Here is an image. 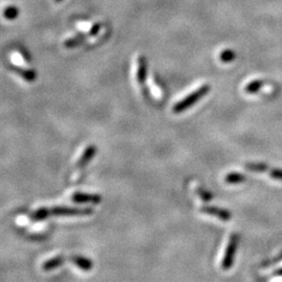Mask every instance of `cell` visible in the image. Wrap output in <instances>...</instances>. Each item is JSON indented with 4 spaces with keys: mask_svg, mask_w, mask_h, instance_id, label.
Here are the masks:
<instances>
[{
    "mask_svg": "<svg viewBox=\"0 0 282 282\" xmlns=\"http://www.w3.org/2000/svg\"><path fill=\"white\" fill-rule=\"evenodd\" d=\"M19 10L16 6H7L3 10V16L7 20H13L16 17H18Z\"/></svg>",
    "mask_w": 282,
    "mask_h": 282,
    "instance_id": "obj_15",
    "label": "cell"
},
{
    "mask_svg": "<svg viewBox=\"0 0 282 282\" xmlns=\"http://www.w3.org/2000/svg\"><path fill=\"white\" fill-rule=\"evenodd\" d=\"M238 243H239L238 234H236V233H233L229 238L227 248H226V251H225L224 258L222 260L223 270H229L233 265V262H234V258H235V254L237 251Z\"/></svg>",
    "mask_w": 282,
    "mask_h": 282,
    "instance_id": "obj_3",
    "label": "cell"
},
{
    "mask_svg": "<svg viewBox=\"0 0 282 282\" xmlns=\"http://www.w3.org/2000/svg\"><path fill=\"white\" fill-rule=\"evenodd\" d=\"M270 175L273 179L282 181V169H272Z\"/></svg>",
    "mask_w": 282,
    "mask_h": 282,
    "instance_id": "obj_18",
    "label": "cell"
},
{
    "mask_svg": "<svg viewBox=\"0 0 282 282\" xmlns=\"http://www.w3.org/2000/svg\"><path fill=\"white\" fill-rule=\"evenodd\" d=\"M71 201L77 204H100L103 201V198L100 195L76 192L71 196Z\"/></svg>",
    "mask_w": 282,
    "mask_h": 282,
    "instance_id": "obj_4",
    "label": "cell"
},
{
    "mask_svg": "<svg viewBox=\"0 0 282 282\" xmlns=\"http://www.w3.org/2000/svg\"><path fill=\"white\" fill-rule=\"evenodd\" d=\"M96 152H98V148H96L95 144H90L86 148V150L83 152L82 156L79 157L77 160V168H84L88 165V163L94 158Z\"/></svg>",
    "mask_w": 282,
    "mask_h": 282,
    "instance_id": "obj_6",
    "label": "cell"
},
{
    "mask_svg": "<svg viewBox=\"0 0 282 282\" xmlns=\"http://www.w3.org/2000/svg\"><path fill=\"white\" fill-rule=\"evenodd\" d=\"M137 83L140 86H143L147 79V59L146 56L139 55L137 61V72H136Z\"/></svg>",
    "mask_w": 282,
    "mask_h": 282,
    "instance_id": "obj_7",
    "label": "cell"
},
{
    "mask_svg": "<svg viewBox=\"0 0 282 282\" xmlns=\"http://www.w3.org/2000/svg\"><path fill=\"white\" fill-rule=\"evenodd\" d=\"M90 37H92L91 33L89 30L87 31V33H83V34H79L76 37H71L69 39H67L66 41H64L63 45L64 47L66 48H75L77 46H79L82 43H84L87 39H89Z\"/></svg>",
    "mask_w": 282,
    "mask_h": 282,
    "instance_id": "obj_9",
    "label": "cell"
},
{
    "mask_svg": "<svg viewBox=\"0 0 282 282\" xmlns=\"http://www.w3.org/2000/svg\"><path fill=\"white\" fill-rule=\"evenodd\" d=\"M92 208H75V207H52L40 208L29 214V219L34 222L44 221L51 216H88L93 214Z\"/></svg>",
    "mask_w": 282,
    "mask_h": 282,
    "instance_id": "obj_1",
    "label": "cell"
},
{
    "mask_svg": "<svg viewBox=\"0 0 282 282\" xmlns=\"http://www.w3.org/2000/svg\"><path fill=\"white\" fill-rule=\"evenodd\" d=\"M246 168L255 173H262L264 171H267L268 165H265L263 163H247Z\"/></svg>",
    "mask_w": 282,
    "mask_h": 282,
    "instance_id": "obj_17",
    "label": "cell"
},
{
    "mask_svg": "<svg viewBox=\"0 0 282 282\" xmlns=\"http://www.w3.org/2000/svg\"><path fill=\"white\" fill-rule=\"evenodd\" d=\"M201 212L204 213V214L215 216L223 222H227V221L231 220V217H232V214L230 211L226 210V209L217 208V207H213V206H203L202 208H201Z\"/></svg>",
    "mask_w": 282,
    "mask_h": 282,
    "instance_id": "obj_5",
    "label": "cell"
},
{
    "mask_svg": "<svg viewBox=\"0 0 282 282\" xmlns=\"http://www.w3.org/2000/svg\"><path fill=\"white\" fill-rule=\"evenodd\" d=\"M15 72H17V74L23 77L27 82H34L35 78H36V72L31 69H26V68H23L20 66H15L14 67Z\"/></svg>",
    "mask_w": 282,
    "mask_h": 282,
    "instance_id": "obj_11",
    "label": "cell"
},
{
    "mask_svg": "<svg viewBox=\"0 0 282 282\" xmlns=\"http://www.w3.org/2000/svg\"><path fill=\"white\" fill-rule=\"evenodd\" d=\"M277 274H278V275H282V270L278 271V272H277Z\"/></svg>",
    "mask_w": 282,
    "mask_h": 282,
    "instance_id": "obj_19",
    "label": "cell"
},
{
    "mask_svg": "<svg viewBox=\"0 0 282 282\" xmlns=\"http://www.w3.org/2000/svg\"><path fill=\"white\" fill-rule=\"evenodd\" d=\"M68 258L65 256H63V255H58V256H55L53 257V258H51V259H48L46 260L43 265H42V269L43 271L45 272H50V271H52L56 268H59L61 267L62 264L65 263V261L67 260Z\"/></svg>",
    "mask_w": 282,
    "mask_h": 282,
    "instance_id": "obj_10",
    "label": "cell"
},
{
    "mask_svg": "<svg viewBox=\"0 0 282 282\" xmlns=\"http://www.w3.org/2000/svg\"><path fill=\"white\" fill-rule=\"evenodd\" d=\"M210 89H211V87H210V85H208V84H204L202 86H200L199 88H197L195 91H192L191 93H189L186 98H184L181 101H179L178 103H176L173 107V112L176 113V114H179V113L189 109L196 103H198L200 100H202L204 96L209 91H210Z\"/></svg>",
    "mask_w": 282,
    "mask_h": 282,
    "instance_id": "obj_2",
    "label": "cell"
},
{
    "mask_svg": "<svg viewBox=\"0 0 282 282\" xmlns=\"http://www.w3.org/2000/svg\"><path fill=\"white\" fill-rule=\"evenodd\" d=\"M246 179V177L238 173H230L225 177V182L228 184H238L244 182Z\"/></svg>",
    "mask_w": 282,
    "mask_h": 282,
    "instance_id": "obj_13",
    "label": "cell"
},
{
    "mask_svg": "<svg viewBox=\"0 0 282 282\" xmlns=\"http://www.w3.org/2000/svg\"><path fill=\"white\" fill-rule=\"evenodd\" d=\"M196 192H197V195L199 196L200 199H202L204 202H210V201L212 200L213 196H212V193L209 191V190H206L204 187L202 186H198L197 189H196Z\"/></svg>",
    "mask_w": 282,
    "mask_h": 282,
    "instance_id": "obj_14",
    "label": "cell"
},
{
    "mask_svg": "<svg viewBox=\"0 0 282 282\" xmlns=\"http://www.w3.org/2000/svg\"><path fill=\"white\" fill-rule=\"evenodd\" d=\"M55 2H60V1H62V0H54Z\"/></svg>",
    "mask_w": 282,
    "mask_h": 282,
    "instance_id": "obj_20",
    "label": "cell"
},
{
    "mask_svg": "<svg viewBox=\"0 0 282 282\" xmlns=\"http://www.w3.org/2000/svg\"><path fill=\"white\" fill-rule=\"evenodd\" d=\"M68 258L72 263L77 265L78 269L83 270L85 272L90 271L93 268V261L90 260L89 258H87V257L80 256V255H72L68 257Z\"/></svg>",
    "mask_w": 282,
    "mask_h": 282,
    "instance_id": "obj_8",
    "label": "cell"
},
{
    "mask_svg": "<svg viewBox=\"0 0 282 282\" xmlns=\"http://www.w3.org/2000/svg\"><path fill=\"white\" fill-rule=\"evenodd\" d=\"M263 82L260 79H255L253 82H250L246 87H245V91L249 94H252V93H256L258 92L262 86H263Z\"/></svg>",
    "mask_w": 282,
    "mask_h": 282,
    "instance_id": "obj_12",
    "label": "cell"
},
{
    "mask_svg": "<svg viewBox=\"0 0 282 282\" xmlns=\"http://www.w3.org/2000/svg\"><path fill=\"white\" fill-rule=\"evenodd\" d=\"M235 59V52L231 50H225L220 54V60L224 63H229Z\"/></svg>",
    "mask_w": 282,
    "mask_h": 282,
    "instance_id": "obj_16",
    "label": "cell"
}]
</instances>
